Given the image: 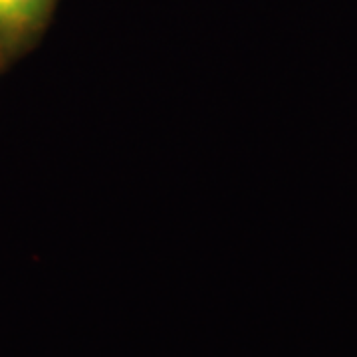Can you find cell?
Segmentation results:
<instances>
[{
  "label": "cell",
  "instance_id": "7a4b0ae2",
  "mask_svg": "<svg viewBox=\"0 0 357 357\" xmlns=\"http://www.w3.org/2000/svg\"><path fill=\"white\" fill-rule=\"evenodd\" d=\"M0 64H2V60H0Z\"/></svg>",
  "mask_w": 357,
  "mask_h": 357
},
{
  "label": "cell",
  "instance_id": "6da1fadb",
  "mask_svg": "<svg viewBox=\"0 0 357 357\" xmlns=\"http://www.w3.org/2000/svg\"><path fill=\"white\" fill-rule=\"evenodd\" d=\"M58 0H0V60L24 52L44 32Z\"/></svg>",
  "mask_w": 357,
  "mask_h": 357
}]
</instances>
